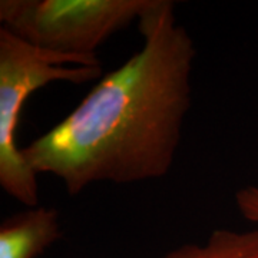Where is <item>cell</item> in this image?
Listing matches in <instances>:
<instances>
[{
    "label": "cell",
    "instance_id": "2",
    "mask_svg": "<svg viewBox=\"0 0 258 258\" xmlns=\"http://www.w3.org/2000/svg\"><path fill=\"white\" fill-rule=\"evenodd\" d=\"M102 75L98 56L56 53L0 28V186L9 197L39 205L37 174L18 145L20 112L32 93L53 82H91Z\"/></svg>",
    "mask_w": 258,
    "mask_h": 258
},
{
    "label": "cell",
    "instance_id": "6",
    "mask_svg": "<svg viewBox=\"0 0 258 258\" xmlns=\"http://www.w3.org/2000/svg\"><path fill=\"white\" fill-rule=\"evenodd\" d=\"M235 205L245 220L258 224V184L240 188L235 192Z\"/></svg>",
    "mask_w": 258,
    "mask_h": 258
},
{
    "label": "cell",
    "instance_id": "1",
    "mask_svg": "<svg viewBox=\"0 0 258 258\" xmlns=\"http://www.w3.org/2000/svg\"><path fill=\"white\" fill-rule=\"evenodd\" d=\"M144 45L103 76L46 134L22 148L36 174L76 195L98 182L134 184L165 176L191 108L195 45L174 2L155 0L138 20Z\"/></svg>",
    "mask_w": 258,
    "mask_h": 258
},
{
    "label": "cell",
    "instance_id": "5",
    "mask_svg": "<svg viewBox=\"0 0 258 258\" xmlns=\"http://www.w3.org/2000/svg\"><path fill=\"white\" fill-rule=\"evenodd\" d=\"M164 258H258V228L212 231L205 244H185Z\"/></svg>",
    "mask_w": 258,
    "mask_h": 258
},
{
    "label": "cell",
    "instance_id": "4",
    "mask_svg": "<svg viewBox=\"0 0 258 258\" xmlns=\"http://www.w3.org/2000/svg\"><path fill=\"white\" fill-rule=\"evenodd\" d=\"M62 237L53 208L30 207L0 225V258H36Z\"/></svg>",
    "mask_w": 258,
    "mask_h": 258
},
{
    "label": "cell",
    "instance_id": "3",
    "mask_svg": "<svg viewBox=\"0 0 258 258\" xmlns=\"http://www.w3.org/2000/svg\"><path fill=\"white\" fill-rule=\"evenodd\" d=\"M155 0H2V28L56 53L96 56L112 35L139 20Z\"/></svg>",
    "mask_w": 258,
    "mask_h": 258
}]
</instances>
